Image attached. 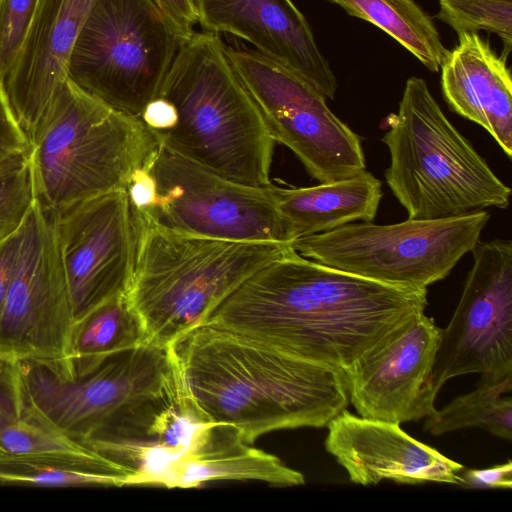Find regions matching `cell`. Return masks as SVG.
Wrapping results in <instances>:
<instances>
[{
	"label": "cell",
	"instance_id": "1",
	"mask_svg": "<svg viewBox=\"0 0 512 512\" xmlns=\"http://www.w3.org/2000/svg\"><path fill=\"white\" fill-rule=\"evenodd\" d=\"M427 289L338 270L289 244L227 297L204 324L344 372L427 307Z\"/></svg>",
	"mask_w": 512,
	"mask_h": 512
},
{
	"label": "cell",
	"instance_id": "2",
	"mask_svg": "<svg viewBox=\"0 0 512 512\" xmlns=\"http://www.w3.org/2000/svg\"><path fill=\"white\" fill-rule=\"evenodd\" d=\"M169 348L199 410L250 445L276 430L325 427L349 403L342 372L221 328L202 324Z\"/></svg>",
	"mask_w": 512,
	"mask_h": 512
},
{
	"label": "cell",
	"instance_id": "3",
	"mask_svg": "<svg viewBox=\"0 0 512 512\" xmlns=\"http://www.w3.org/2000/svg\"><path fill=\"white\" fill-rule=\"evenodd\" d=\"M158 96L176 111L159 144L226 179L271 182L275 141L219 34L195 32L181 44Z\"/></svg>",
	"mask_w": 512,
	"mask_h": 512
},
{
	"label": "cell",
	"instance_id": "4",
	"mask_svg": "<svg viewBox=\"0 0 512 512\" xmlns=\"http://www.w3.org/2000/svg\"><path fill=\"white\" fill-rule=\"evenodd\" d=\"M134 211L138 246L126 295L146 343L160 347L204 324L245 280L289 246L178 232Z\"/></svg>",
	"mask_w": 512,
	"mask_h": 512
},
{
	"label": "cell",
	"instance_id": "5",
	"mask_svg": "<svg viewBox=\"0 0 512 512\" xmlns=\"http://www.w3.org/2000/svg\"><path fill=\"white\" fill-rule=\"evenodd\" d=\"M157 146L141 119L110 108L67 77L58 84L30 140L37 200L58 213L125 189Z\"/></svg>",
	"mask_w": 512,
	"mask_h": 512
},
{
	"label": "cell",
	"instance_id": "6",
	"mask_svg": "<svg viewBox=\"0 0 512 512\" xmlns=\"http://www.w3.org/2000/svg\"><path fill=\"white\" fill-rule=\"evenodd\" d=\"M382 141L390 164L386 183L408 219L432 220L486 208L506 209L511 188L454 127L426 81H406Z\"/></svg>",
	"mask_w": 512,
	"mask_h": 512
},
{
	"label": "cell",
	"instance_id": "7",
	"mask_svg": "<svg viewBox=\"0 0 512 512\" xmlns=\"http://www.w3.org/2000/svg\"><path fill=\"white\" fill-rule=\"evenodd\" d=\"M181 44L152 0H96L70 54L67 77L110 108L140 119Z\"/></svg>",
	"mask_w": 512,
	"mask_h": 512
},
{
	"label": "cell",
	"instance_id": "8",
	"mask_svg": "<svg viewBox=\"0 0 512 512\" xmlns=\"http://www.w3.org/2000/svg\"><path fill=\"white\" fill-rule=\"evenodd\" d=\"M490 214L459 216L389 225L349 223L301 237L290 246L320 264L378 282L427 289L446 278L480 241Z\"/></svg>",
	"mask_w": 512,
	"mask_h": 512
},
{
	"label": "cell",
	"instance_id": "9",
	"mask_svg": "<svg viewBox=\"0 0 512 512\" xmlns=\"http://www.w3.org/2000/svg\"><path fill=\"white\" fill-rule=\"evenodd\" d=\"M20 366L37 409L78 443L129 418L180 378L170 348L152 344L115 354L83 376L65 377L35 361H20Z\"/></svg>",
	"mask_w": 512,
	"mask_h": 512
},
{
	"label": "cell",
	"instance_id": "10",
	"mask_svg": "<svg viewBox=\"0 0 512 512\" xmlns=\"http://www.w3.org/2000/svg\"><path fill=\"white\" fill-rule=\"evenodd\" d=\"M226 51L274 141L289 148L312 178L332 183L366 170L360 137L313 86L257 50Z\"/></svg>",
	"mask_w": 512,
	"mask_h": 512
},
{
	"label": "cell",
	"instance_id": "11",
	"mask_svg": "<svg viewBox=\"0 0 512 512\" xmlns=\"http://www.w3.org/2000/svg\"><path fill=\"white\" fill-rule=\"evenodd\" d=\"M74 324L55 213L36 199L22 226L18 261L0 313V355L39 362L70 377Z\"/></svg>",
	"mask_w": 512,
	"mask_h": 512
},
{
	"label": "cell",
	"instance_id": "12",
	"mask_svg": "<svg viewBox=\"0 0 512 512\" xmlns=\"http://www.w3.org/2000/svg\"><path fill=\"white\" fill-rule=\"evenodd\" d=\"M147 168L156 198L144 213L157 224L224 240L292 242L269 184L254 187L226 179L159 143Z\"/></svg>",
	"mask_w": 512,
	"mask_h": 512
},
{
	"label": "cell",
	"instance_id": "13",
	"mask_svg": "<svg viewBox=\"0 0 512 512\" xmlns=\"http://www.w3.org/2000/svg\"><path fill=\"white\" fill-rule=\"evenodd\" d=\"M458 305L441 328L432 381L512 372V242L479 241Z\"/></svg>",
	"mask_w": 512,
	"mask_h": 512
},
{
	"label": "cell",
	"instance_id": "14",
	"mask_svg": "<svg viewBox=\"0 0 512 512\" xmlns=\"http://www.w3.org/2000/svg\"><path fill=\"white\" fill-rule=\"evenodd\" d=\"M55 228L75 322L127 292L138 246V221L125 189L55 213Z\"/></svg>",
	"mask_w": 512,
	"mask_h": 512
},
{
	"label": "cell",
	"instance_id": "15",
	"mask_svg": "<svg viewBox=\"0 0 512 512\" xmlns=\"http://www.w3.org/2000/svg\"><path fill=\"white\" fill-rule=\"evenodd\" d=\"M440 331L421 313L343 372L359 416L401 424L436 410L432 372Z\"/></svg>",
	"mask_w": 512,
	"mask_h": 512
},
{
	"label": "cell",
	"instance_id": "16",
	"mask_svg": "<svg viewBox=\"0 0 512 512\" xmlns=\"http://www.w3.org/2000/svg\"><path fill=\"white\" fill-rule=\"evenodd\" d=\"M217 425L195 405L180 378L128 425L86 438L81 444L126 469L131 475L129 486H162L171 468L197 454Z\"/></svg>",
	"mask_w": 512,
	"mask_h": 512
},
{
	"label": "cell",
	"instance_id": "17",
	"mask_svg": "<svg viewBox=\"0 0 512 512\" xmlns=\"http://www.w3.org/2000/svg\"><path fill=\"white\" fill-rule=\"evenodd\" d=\"M324 445L354 484L458 483L464 466L407 434L400 424L344 409L326 426Z\"/></svg>",
	"mask_w": 512,
	"mask_h": 512
},
{
	"label": "cell",
	"instance_id": "18",
	"mask_svg": "<svg viewBox=\"0 0 512 512\" xmlns=\"http://www.w3.org/2000/svg\"><path fill=\"white\" fill-rule=\"evenodd\" d=\"M207 32L229 33L257 48L313 86L326 100L338 88L304 15L291 0H194Z\"/></svg>",
	"mask_w": 512,
	"mask_h": 512
},
{
	"label": "cell",
	"instance_id": "19",
	"mask_svg": "<svg viewBox=\"0 0 512 512\" xmlns=\"http://www.w3.org/2000/svg\"><path fill=\"white\" fill-rule=\"evenodd\" d=\"M96 0H38L19 55L3 82L12 112L29 140L58 84Z\"/></svg>",
	"mask_w": 512,
	"mask_h": 512
},
{
	"label": "cell",
	"instance_id": "20",
	"mask_svg": "<svg viewBox=\"0 0 512 512\" xmlns=\"http://www.w3.org/2000/svg\"><path fill=\"white\" fill-rule=\"evenodd\" d=\"M441 70L443 97L458 115L482 126L512 156V79L505 59L477 33L459 35Z\"/></svg>",
	"mask_w": 512,
	"mask_h": 512
},
{
	"label": "cell",
	"instance_id": "21",
	"mask_svg": "<svg viewBox=\"0 0 512 512\" xmlns=\"http://www.w3.org/2000/svg\"><path fill=\"white\" fill-rule=\"evenodd\" d=\"M292 242L360 220L372 222L383 196L382 183L365 170L351 178L310 187L268 185Z\"/></svg>",
	"mask_w": 512,
	"mask_h": 512
},
{
	"label": "cell",
	"instance_id": "22",
	"mask_svg": "<svg viewBox=\"0 0 512 512\" xmlns=\"http://www.w3.org/2000/svg\"><path fill=\"white\" fill-rule=\"evenodd\" d=\"M215 480H257L278 487L305 483L301 472L245 443L235 427L225 424L217 425L197 454L173 466L162 486L195 488Z\"/></svg>",
	"mask_w": 512,
	"mask_h": 512
},
{
	"label": "cell",
	"instance_id": "23",
	"mask_svg": "<svg viewBox=\"0 0 512 512\" xmlns=\"http://www.w3.org/2000/svg\"><path fill=\"white\" fill-rule=\"evenodd\" d=\"M89 451L58 430L37 409L20 361L0 355V454Z\"/></svg>",
	"mask_w": 512,
	"mask_h": 512
},
{
	"label": "cell",
	"instance_id": "24",
	"mask_svg": "<svg viewBox=\"0 0 512 512\" xmlns=\"http://www.w3.org/2000/svg\"><path fill=\"white\" fill-rule=\"evenodd\" d=\"M130 473L89 450L0 454V485L129 486Z\"/></svg>",
	"mask_w": 512,
	"mask_h": 512
},
{
	"label": "cell",
	"instance_id": "25",
	"mask_svg": "<svg viewBox=\"0 0 512 512\" xmlns=\"http://www.w3.org/2000/svg\"><path fill=\"white\" fill-rule=\"evenodd\" d=\"M146 343L142 322L126 293L103 302L74 324L70 377L83 376L107 358Z\"/></svg>",
	"mask_w": 512,
	"mask_h": 512
},
{
	"label": "cell",
	"instance_id": "26",
	"mask_svg": "<svg viewBox=\"0 0 512 512\" xmlns=\"http://www.w3.org/2000/svg\"><path fill=\"white\" fill-rule=\"evenodd\" d=\"M474 390L460 395L425 418L423 430L434 436L465 428H482L512 440V372L485 373Z\"/></svg>",
	"mask_w": 512,
	"mask_h": 512
},
{
	"label": "cell",
	"instance_id": "27",
	"mask_svg": "<svg viewBox=\"0 0 512 512\" xmlns=\"http://www.w3.org/2000/svg\"><path fill=\"white\" fill-rule=\"evenodd\" d=\"M327 1L389 34L430 71L440 70L449 50L431 17L414 0Z\"/></svg>",
	"mask_w": 512,
	"mask_h": 512
},
{
	"label": "cell",
	"instance_id": "28",
	"mask_svg": "<svg viewBox=\"0 0 512 512\" xmlns=\"http://www.w3.org/2000/svg\"><path fill=\"white\" fill-rule=\"evenodd\" d=\"M436 17L457 34L485 30L504 42L505 58L512 44V0H439Z\"/></svg>",
	"mask_w": 512,
	"mask_h": 512
},
{
	"label": "cell",
	"instance_id": "29",
	"mask_svg": "<svg viewBox=\"0 0 512 512\" xmlns=\"http://www.w3.org/2000/svg\"><path fill=\"white\" fill-rule=\"evenodd\" d=\"M36 199L29 156L0 169V243L21 229Z\"/></svg>",
	"mask_w": 512,
	"mask_h": 512
},
{
	"label": "cell",
	"instance_id": "30",
	"mask_svg": "<svg viewBox=\"0 0 512 512\" xmlns=\"http://www.w3.org/2000/svg\"><path fill=\"white\" fill-rule=\"evenodd\" d=\"M38 0H0V80L3 83L21 50Z\"/></svg>",
	"mask_w": 512,
	"mask_h": 512
},
{
	"label": "cell",
	"instance_id": "31",
	"mask_svg": "<svg viewBox=\"0 0 512 512\" xmlns=\"http://www.w3.org/2000/svg\"><path fill=\"white\" fill-rule=\"evenodd\" d=\"M29 154V140L12 112L0 80V169Z\"/></svg>",
	"mask_w": 512,
	"mask_h": 512
},
{
	"label": "cell",
	"instance_id": "32",
	"mask_svg": "<svg viewBox=\"0 0 512 512\" xmlns=\"http://www.w3.org/2000/svg\"><path fill=\"white\" fill-rule=\"evenodd\" d=\"M457 485L474 489H511L512 462L494 465L484 469H466L458 473Z\"/></svg>",
	"mask_w": 512,
	"mask_h": 512
},
{
	"label": "cell",
	"instance_id": "33",
	"mask_svg": "<svg viewBox=\"0 0 512 512\" xmlns=\"http://www.w3.org/2000/svg\"><path fill=\"white\" fill-rule=\"evenodd\" d=\"M179 39L189 40L195 33L193 26L198 22L194 0H152Z\"/></svg>",
	"mask_w": 512,
	"mask_h": 512
},
{
	"label": "cell",
	"instance_id": "34",
	"mask_svg": "<svg viewBox=\"0 0 512 512\" xmlns=\"http://www.w3.org/2000/svg\"><path fill=\"white\" fill-rule=\"evenodd\" d=\"M140 119L157 140L174 126L176 111L170 101L158 96L145 106Z\"/></svg>",
	"mask_w": 512,
	"mask_h": 512
},
{
	"label": "cell",
	"instance_id": "35",
	"mask_svg": "<svg viewBox=\"0 0 512 512\" xmlns=\"http://www.w3.org/2000/svg\"><path fill=\"white\" fill-rule=\"evenodd\" d=\"M125 190L135 210L145 212L153 206L156 198V185L147 164L132 174Z\"/></svg>",
	"mask_w": 512,
	"mask_h": 512
},
{
	"label": "cell",
	"instance_id": "36",
	"mask_svg": "<svg viewBox=\"0 0 512 512\" xmlns=\"http://www.w3.org/2000/svg\"><path fill=\"white\" fill-rule=\"evenodd\" d=\"M22 242L21 229L0 243V313L18 261Z\"/></svg>",
	"mask_w": 512,
	"mask_h": 512
}]
</instances>
